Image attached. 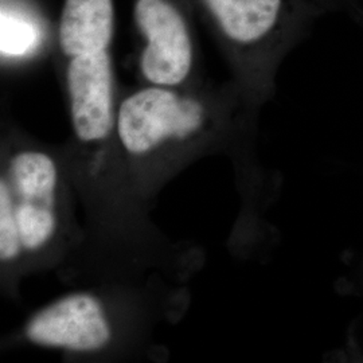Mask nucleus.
Listing matches in <instances>:
<instances>
[{
    "label": "nucleus",
    "instance_id": "obj_1",
    "mask_svg": "<svg viewBox=\"0 0 363 363\" xmlns=\"http://www.w3.org/2000/svg\"><path fill=\"white\" fill-rule=\"evenodd\" d=\"M249 104L262 103L286 55L327 15L312 0H191Z\"/></svg>",
    "mask_w": 363,
    "mask_h": 363
},
{
    "label": "nucleus",
    "instance_id": "obj_2",
    "mask_svg": "<svg viewBox=\"0 0 363 363\" xmlns=\"http://www.w3.org/2000/svg\"><path fill=\"white\" fill-rule=\"evenodd\" d=\"M238 94L242 91L217 99L186 86L145 85L117 105L115 133L130 155H145L167 144L186 143L223 123Z\"/></svg>",
    "mask_w": 363,
    "mask_h": 363
},
{
    "label": "nucleus",
    "instance_id": "obj_3",
    "mask_svg": "<svg viewBox=\"0 0 363 363\" xmlns=\"http://www.w3.org/2000/svg\"><path fill=\"white\" fill-rule=\"evenodd\" d=\"M195 15L191 0H132L145 85L183 88L191 82L198 60Z\"/></svg>",
    "mask_w": 363,
    "mask_h": 363
},
{
    "label": "nucleus",
    "instance_id": "obj_4",
    "mask_svg": "<svg viewBox=\"0 0 363 363\" xmlns=\"http://www.w3.org/2000/svg\"><path fill=\"white\" fill-rule=\"evenodd\" d=\"M10 190L23 252L46 247L57 230L58 169L52 156L27 150L13 156L1 177Z\"/></svg>",
    "mask_w": 363,
    "mask_h": 363
},
{
    "label": "nucleus",
    "instance_id": "obj_5",
    "mask_svg": "<svg viewBox=\"0 0 363 363\" xmlns=\"http://www.w3.org/2000/svg\"><path fill=\"white\" fill-rule=\"evenodd\" d=\"M34 345L72 351L94 352L112 339V328L100 300L91 294H73L37 312L25 328Z\"/></svg>",
    "mask_w": 363,
    "mask_h": 363
},
{
    "label": "nucleus",
    "instance_id": "obj_6",
    "mask_svg": "<svg viewBox=\"0 0 363 363\" xmlns=\"http://www.w3.org/2000/svg\"><path fill=\"white\" fill-rule=\"evenodd\" d=\"M55 45V27L39 0H0V58L3 66H22Z\"/></svg>",
    "mask_w": 363,
    "mask_h": 363
},
{
    "label": "nucleus",
    "instance_id": "obj_7",
    "mask_svg": "<svg viewBox=\"0 0 363 363\" xmlns=\"http://www.w3.org/2000/svg\"><path fill=\"white\" fill-rule=\"evenodd\" d=\"M23 252L18 225L13 214V201L6 181H0V259L10 262Z\"/></svg>",
    "mask_w": 363,
    "mask_h": 363
},
{
    "label": "nucleus",
    "instance_id": "obj_8",
    "mask_svg": "<svg viewBox=\"0 0 363 363\" xmlns=\"http://www.w3.org/2000/svg\"><path fill=\"white\" fill-rule=\"evenodd\" d=\"M319 7H322L325 13H346L352 16L362 4L363 0H312Z\"/></svg>",
    "mask_w": 363,
    "mask_h": 363
},
{
    "label": "nucleus",
    "instance_id": "obj_9",
    "mask_svg": "<svg viewBox=\"0 0 363 363\" xmlns=\"http://www.w3.org/2000/svg\"><path fill=\"white\" fill-rule=\"evenodd\" d=\"M358 26L361 27L362 28L363 31V3L362 6H359V9L357 10V13H354L352 15V18H351ZM362 286H363V262H362Z\"/></svg>",
    "mask_w": 363,
    "mask_h": 363
}]
</instances>
